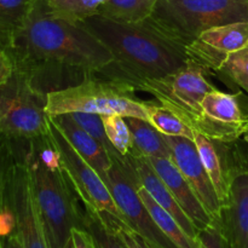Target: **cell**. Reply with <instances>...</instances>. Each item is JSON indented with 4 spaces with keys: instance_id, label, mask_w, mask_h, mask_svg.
I'll use <instances>...</instances> for the list:
<instances>
[{
    "instance_id": "1",
    "label": "cell",
    "mask_w": 248,
    "mask_h": 248,
    "mask_svg": "<svg viewBox=\"0 0 248 248\" xmlns=\"http://www.w3.org/2000/svg\"><path fill=\"white\" fill-rule=\"evenodd\" d=\"M6 51L15 73L43 94L75 86L114 61L81 23L53 16L46 0L35 2Z\"/></svg>"
},
{
    "instance_id": "2",
    "label": "cell",
    "mask_w": 248,
    "mask_h": 248,
    "mask_svg": "<svg viewBox=\"0 0 248 248\" xmlns=\"http://www.w3.org/2000/svg\"><path fill=\"white\" fill-rule=\"evenodd\" d=\"M79 23L113 55V62L98 72L103 77L126 84L133 79H157L191 62L186 46L167 38L149 19L126 23L94 15Z\"/></svg>"
},
{
    "instance_id": "3",
    "label": "cell",
    "mask_w": 248,
    "mask_h": 248,
    "mask_svg": "<svg viewBox=\"0 0 248 248\" xmlns=\"http://www.w3.org/2000/svg\"><path fill=\"white\" fill-rule=\"evenodd\" d=\"M34 196L48 248H64L73 229H84V210L63 171L48 133L28 142Z\"/></svg>"
},
{
    "instance_id": "4",
    "label": "cell",
    "mask_w": 248,
    "mask_h": 248,
    "mask_svg": "<svg viewBox=\"0 0 248 248\" xmlns=\"http://www.w3.org/2000/svg\"><path fill=\"white\" fill-rule=\"evenodd\" d=\"M207 74L202 67L190 62L164 78L133 79L127 84L136 91L140 90L153 94L157 102L171 109L195 132L224 142L240 140L241 132L212 123L201 108L206 94L217 89L207 79Z\"/></svg>"
},
{
    "instance_id": "5",
    "label": "cell",
    "mask_w": 248,
    "mask_h": 248,
    "mask_svg": "<svg viewBox=\"0 0 248 248\" xmlns=\"http://www.w3.org/2000/svg\"><path fill=\"white\" fill-rule=\"evenodd\" d=\"M135 92L126 82L97 73L75 86L46 94V114L50 118L72 113L118 114L148 120L144 101Z\"/></svg>"
},
{
    "instance_id": "6",
    "label": "cell",
    "mask_w": 248,
    "mask_h": 248,
    "mask_svg": "<svg viewBox=\"0 0 248 248\" xmlns=\"http://www.w3.org/2000/svg\"><path fill=\"white\" fill-rule=\"evenodd\" d=\"M148 19L167 38L186 47L206 29L248 22V0H157Z\"/></svg>"
},
{
    "instance_id": "7",
    "label": "cell",
    "mask_w": 248,
    "mask_h": 248,
    "mask_svg": "<svg viewBox=\"0 0 248 248\" xmlns=\"http://www.w3.org/2000/svg\"><path fill=\"white\" fill-rule=\"evenodd\" d=\"M46 94L31 87L28 80L14 72L0 86V133L14 140H29L48 133Z\"/></svg>"
},
{
    "instance_id": "8",
    "label": "cell",
    "mask_w": 248,
    "mask_h": 248,
    "mask_svg": "<svg viewBox=\"0 0 248 248\" xmlns=\"http://www.w3.org/2000/svg\"><path fill=\"white\" fill-rule=\"evenodd\" d=\"M48 136L58 155L61 166L80 201L84 203L85 210L99 215L108 213L126 223L125 217L114 201L108 186L104 183L96 170L72 147L50 118Z\"/></svg>"
},
{
    "instance_id": "9",
    "label": "cell",
    "mask_w": 248,
    "mask_h": 248,
    "mask_svg": "<svg viewBox=\"0 0 248 248\" xmlns=\"http://www.w3.org/2000/svg\"><path fill=\"white\" fill-rule=\"evenodd\" d=\"M104 183L108 186L114 201L125 217L126 224L131 229L144 237L155 248H178L154 222L120 161L114 160L113 166L104 178Z\"/></svg>"
},
{
    "instance_id": "10",
    "label": "cell",
    "mask_w": 248,
    "mask_h": 248,
    "mask_svg": "<svg viewBox=\"0 0 248 248\" xmlns=\"http://www.w3.org/2000/svg\"><path fill=\"white\" fill-rule=\"evenodd\" d=\"M194 142L223 207L228 201L232 179L248 169V155L242 150L239 140L224 142L196 132Z\"/></svg>"
},
{
    "instance_id": "11",
    "label": "cell",
    "mask_w": 248,
    "mask_h": 248,
    "mask_svg": "<svg viewBox=\"0 0 248 248\" xmlns=\"http://www.w3.org/2000/svg\"><path fill=\"white\" fill-rule=\"evenodd\" d=\"M247 45L248 22H235L201 31L186 48L189 60L211 74L223 64L230 53Z\"/></svg>"
},
{
    "instance_id": "12",
    "label": "cell",
    "mask_w": 248,
    "mask_h": 248,
    "mask_svg": "<svg viewBox=\"0 0 248 248\" xmlns=\"http://www.w3.org/2000/svg\"><path fill=\"white\" fill-rule=\"evenodd\" d=\"M171 148L172 160L190 184L191 189L215 224H219L222 218V203L218 198L212 181L203 166L198 148L193 140L177 136H166Z\"/></svg>"
},
{
    "instance_id": "13",
    "label": "cell",
    "mask_w": 248,
    "mask_h": 248,
    "mask_svg": "<svg viewBox=\"0 0 248 248\" xmlns=\"http://www.w3.org/2000/svg\"><path fill=\"white\" fill-rule=\"evenodd\" d=\"M124 169L126 173L130 176L133 183H140V186L147 189L153 199L161 206L162 208L167 211L182 227V229L186 232L194 240L198 239V235L200 230L195 227L190 218L186 215L176 199L169 190L166 184L162 182V179L157 176L148 160L144 156H140L137 154H130L124 157L123 161Z\"/></svg>"
},
{
    "instance_id": "14",
    "label": "cell",
    "mask_w": 248,
    "mask_h": 248,
    "mask_svg": "<svg viewBox=\"0 0 248 248\" xmlns=\"http://www.w3.org/2000/svg\"><path fill=\"white\" fill-rule=\"evenodd\" d=\"M145 159L154 169L157 176L166 184L182 210L186 212V215L190 218L191 222L200 232L216 225L173 160L167 157H145Z\"/></svg>"
},
{
    "instance_id": "15",
    "label": "cell",
    "mask_w": 248,
    "mask_h": 248,
    "mask_svg": "<svg viewBox=\"0 0 248 248\" xmlns=\"http://www.w3.org/2000/svg\"><path fill=\"white\" fill-rule=\"evenodd\" d=\"M219 225L230 248H248V169L232 179Z\"/></svg>"
},
{
    "instance_id": "16",
    "label": "cell",
    "mask_w": 248,
    "mask_h": 248,
    "mask_svg": "<svg viewBox=\"0 0 248 248\" xmlns=\"http://www.w3.org/2000/svg\"><path fill=\"white\" fill-rule=\"evenodd\" d=\"M50 119L67 138L72 147L96 170L97 173L104 181L107 173L113 166L114 159L104 149L103 145L89 132H86L81 126L78 125L70 114H61L51 116Z\"/></svg>"
},
{
    "instance_id": "17",
    "label": "cell",
    "mask_w": 248,
    "mask_h": 248,
    "mask_svg": "<svg viewBox=\"0 0 248 248\" xmlns=\"http://www.w3.org/2000/svg\"><path fill=\"white\" fill-rule=\"evenodd\" d=\"M240 94L227 93L216 89L206 94L201 108L212 123L236 130L244 135L248 125V116L242 110Z\"/></svg>"
},
{
    "instance_id": "18",
    "label": "cell",
    "mask_w": 248,
    "mask_h": 248,
    "mask_svg": "<svg viewBox=\"0 0 248 248\" xmlns=\"http://www.w3.org/2000/svg\"><path fill=\"white\" fill-rule=\"evenodd\" d=\"M128 124L133 138V152L144 157H167L172 159L171 148L167 143L166 136L160 132L148 120L127 116Z\"/></svg>"
},
{
    "instance_id": "19",
    "label": "cell",
    "mask_w": 248,
    "mask_h": 248,
    "mask_svg": "<svg viewBox=\"0 0 248 248\" xmlns=\"http://www.w3.org/2000/svg\"><path fill=\"white\" fill-rule=\"evenodd\" d=\"M133 184L137 188V193L140 195V200L143 201L145 207L148 208V211L152 215L153 219L156 223L157 227L160 228V230L178 248H196V240L189 236L182 229L179 223L150 196L147 189L143 186H140V183Z\"/></svg>"
},
{
    "instance_id": "20",
    "label": "cell",
    "mask_w": 248,
    "mask_h": 248,
    "mask_svg": "<svg viewBox=\"0 0 248 248\" xmlns=\"http://www.w3.org/2000/svg\"><path fill=\"white\" fill-rule=\"evenodd\" d=\"M38 0H0V48H9Z\"/></svg>"
},
{
    "instance_id": "21",
    "label": "cell",
    "mask_w": 248,
    "mask_h": 248,
    "mask_svg": "<svg viewBox=\"0 0 248 248\" xmlns=\"http://www.w3.org/2000/svg\"><path fill=\"white\" fill-rule=\"evenodd\" d=\"M157 0H106L99 16L126 23L143 22L152 16Z\"/></svg>"
},
{
    "instance_id": "22",
    "label": "cell",
    "mask_w": 248,
    "mask_h": 248,
    "mask_svg": "<svg viewBox=\"0 0 248 248\" xmlns=\"http://www.w3.org/2000/svg\"><path fill=\"white\" fill-rule=\"evenodd\" d=\"M148 114V121L154 125L165 136H177L189 140L195 138V131L186 125L171 109L162 106L157 101H144Z\"/></svg>"
},
{
    "instance_id": "23",
    "label": "cell",
    "mask_w": 248,
    "mask_h": 248,
    "mask_svg": "<svg viewBox=\"0 0 248 248\" xmlns=\"http://www.w3.org/2000/svg\"><path fill=\"white\" fill-rule=\"evenodd\" d=\"M84 229L91 235L96 248H128L115 228L103 216L85 208Z\"/></svg>"
},
{
    "instance_id": "24",
    "label": "cell",
    "mask_w": 248,
    "mask_h": 248,
    "mask_svg": "<svg viewBox=\"0 0 248 248\" xmlns=\"http://www.w3.org/2000/svg\"><path fill=\"white\" fill-rule=\"evenodd\" d=\"M229 86H237L248 93V45L230 53L223 64L211 73Z\"/></svg>"
},
{
    "instance_id": "25",
    "label": "cell",
    "mask_w": 248,
    "mask_h": 248,
    "mask_svg": "<svg viewBox=\"0 0 248 248\" xmlns=\"http://www.w3.org/2000/svg\"><path fill=\"white\" fill-rule=\"evenodd\" d=\"M46 2L53 16L79 23L98 14L106 0H46Z\"/></svg>"
},
{
    "instance_id": "26",
    "label": "cell",
    "mask_w": 248,
    "mask_h": 248,
    "mask_svg": "<svg viewBox=\"0 0 248 248\" xmlns=\"http://www.w3.org/2000/svg\"><path fill=\"white\" fill-rule=\"evenodd\" d=\"M104 130L109 142L121 157H125L133 152V138L125 116L111 114L102 115Z\"/></svg>"
},
{
    "instance_id": "27",
    "label": "cell",
    "mask_w": 248,
    "mask_h": 248,
    "mask_svg": "<svg viewBox=\"0 0 248 248\" xmlns=\"http://www.w3.org/2000/svg\"><path fill=\"white\" fill-rule=\"evenodd\" d=\"M70 115H72L73 119L77 121L78 125L81 126L86 132H89L92 137L96 138V140L103 145L104 149L109 153V155H110L114 160H118V161L124 160L123 157L118 154V152L114 149V147L111 145V143L109 142L108 137H107L103 120H102V115L90 113H72Z\"/></svg>"
},
{
    "instance_id": "28",
    "label": "cell",
    "mask_w": 248,
    "mask_h": 248,
    "mask_svg": "<svg viewBox=\"0 0 248 248\" xmlns=\"http://www.w3.org/2000/svg\"><path fill=\"white\" fill-rule=\"evenodd\" d=\"M114 228L116 229V232H119L121 237H123L124 241L126 242L128 248H155L152 244L147 241L143 236H140L138 232H136L135 230L131 229L125 222H123L119 218L114 217V216L108 215H102Z\"/></svg>"
},
{
    "instance_id": "29",
    "label": "cell",
    "mask_w": 248,
    "mask_h": 248,
    "mask_svg": "<svg viewBox=\"0 0 248 248\" xmlns=\"http://www.w3.org/2000/svg\"><path fill=\"white\" fill-rule=\"evenodd\" d=\"M196 248H230L219 224L203 229L196 239Z\"/></svg>"
},
{
    "instance_id": "30",
    "label": "cell",
    "mask_w": 248,
    "mask_h": 248,
    "mask_svg": "<svg viewBox=\"0 0 248 248\" xmlns=\"http://www.w3.org/2000/svg\"><path fill=\"white\" fill-rule=\"evenodd\" d=\"M15 68L11 57L6 50L0 48V86L6 84L14 75Z\"/></svg>"
},
{
    "instance_id": "31",
    "label": "cell",
    "mask_w": 248,
    "mask_h": 248,
    "mask_svg": "<svg viewBox=\"0 0 248 248\" xmlns=\"http://www.w3.org/2000/svg\"><path fill=\"white\" fill-rule=\"evenodd\" d=\"M72 237L74 240L75 248H96L91 235L85 229H73Z\"/></svg>"
},
{
    "instance_id": "32",
    "label": "cell",
    "mask_w": 248,
    "mask_h": 248,
    "mask_svg": "<svg viewBox=\"0 0 248 248\" xmlns=\"http://www.w3.org/2000/svg\"><path fill=\"white\" fill-rule=\"evenodd\" d=\"M0 248H23L18 236L15 232L7 236L0 237Z\"/></svg>"
},
{
    "instance_id": "33",
    "label": "cell",
    "mask_w": 248,
    "mask_h": 248,
    "mask_svg": "<svg viewBox=\"0 0 248 248\" xmlns=\"http://www.w3.org/2000/svg\"><path fill=\"white\" fill-rule=\"evenodd\" d=\"M2 140V138H1ZM1 143V142H0ZM6 206H5V203H4V199H2V193H1V186H0V213L2 212V211H5L6 210Z\"/></svg>"
},
{
    "instance_id": "34",
    "label": "cell",
    "mask_w": 248,
    "mask_h": 248,
    "mask_svg": "<svg viewBox=\"0 0 248 248\" xmlns=\"http://www.w3.org/2000/svg\"><path fill=\"white\" fill-rule=\"evenodd\" d=\"M64 248H75V245H74V240H73V237H70L69 240H68V242L65 244Z\"/></svg>"
},
{
    "instance_id": "35",
    "label": "cell",
    "mask_w": 248,
    "mask_h": 248,
    "mask_svg": "<svg viewBox=\"0 0 248 248\" xmlns=\"http://www.w3.org/2000/svg\"><path fill=\"white\" fill-rule=\"evenodd\" d=\"M244 140H245V142L247 143L248 144V125H247V127H246V130H245V132H244Z\"/></svg>"
},
{
    "instance_id": "36",
    "label": "cell",
    "mask_w": 248,
    "mask_h": 248,
    "mask_svg": "<svg viewBox=\"0 0 248 248\" xmlns=\"http://www.w3.org/2000/svg\"><path fill=\"white\" fill-rule=\"evenodd\" d=\"M1 138H2V135H1V133H0V142H1Z\"/></svg>"
}]
</instances>
